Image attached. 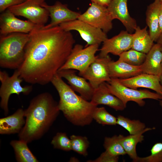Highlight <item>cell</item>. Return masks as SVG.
I'll return each instance as SVG.
<instances>
[{"label":"cell","mask_w":162,"mask_h":162,"mask_svg":"<svg viewBox=\"0 0 162 162\" xmlns=\"http://www.w3.org/2000/svg\"><path fill=\"white\" fill-rule=\"evenodd\" d=\"M29 34L24 60L17 69L26 82L46 85L66 62L75 40L70 31L59 25L48 28L36 26Z\"/></svg>","instance_id":"1"},{"label":"cell","mask_w":162,"mask_h":162,"mask_svg":"<svg viewBox=\"0 0 162 162\" xmlns=\"http://www.w3.org/2000/svg\"><path fill=\"white\" fill-rule=\"evenodd\" d=\"M60 111L58 103L49 93L35 96L24 110L25 123L19 133V140L28 143L40 138L49 130Z\"/></svg>","instance_id":"2"},{"label":"cell","mask_w":162,"mask_h":162,"mask_svg":"<svg viewBox=\"0 0 162 162\" xmlns=\"http://www.w3.org/2000/svg\"><path fill=\"white\" fill-rule=\"evenodd\" d=\"M62 79L57 73L51 81L59 95L60 110L74 125L82 127L89 125L93 120V113L97 106L77 95Z\"/></svg>","instance_id":"3"},{"label":"cell","mask_w":162,"mask_h":162,"mask_svg":"<svg viewBox=\"0 0 162 162\" xmlns=\"http://www.w3.org/2000/svg\"><path fill=\"white\" fill-rule=\"evenodd\" d=\"M29 38V33H13L0 35V66L17 69L24 60L25 48Z\"/></svg>","instance_id":"4"},{"label":"cell","mask_w":162,"mask_h":162,"mask_svg":"<svg viewBox=\"0 0 162 162\" xmlns=\"http://www.w3.org/2000/svg\"><path fill=\"white\" fill-rule=\"evenodd\" d=\"M106 84L109 91L123 102L126 107L127 103L133 101L140 106L145 104L144 100L152 99L159 100L162 99V96L146 89L137 90L125 86L120 82L118 79L111 78Z\"/></svg>","instance_id":"5"},{"label":"cell","mask_w":162,"mask_h":162,"mask_svg":"<svg viewBox=\"0 0 162 162\" xmlns=\"http://www.w3.org/2000/svg\"><path fill=\"white\" fill-rule=\"evenodd\" d=\"M23 80L17 69L15 70L11 76H9L5 71H0V81L1 83L0 88V106L5 115H7L9 112L8 101L11 94L19 95L22 93L27 95L32 91V86H22L21 83Z\"/></svg>","instance_id":"6"},{"label":"cell","mask_w":162,"mask_h":162,"mask_svg":"<svg viewBox=\"0 0 162 162\" xmlns=\"http://www.w3.org/2000/svg\"><path fill=\"white\" fill-rule=\"evenodd\" d=\"M99 46L98 44H94L84 48L81 44L75 45L66 62L59 70L71 69L78 70L79 74L82 73L98 57L95 55L99 50Z\"/></svg>","instance_id":"7"},{"label":"cell","mask_w":162,"mask_h":162,"mask_svg":"<svg viewBox=\"0 0 162 162\" xmlns=\"http://www.w3.org/2000/svg\"><path fill=\"white\" fill-rule=\"evenodd\" d=\"M45 2V0H26L7 9L16 16L24 17L36 26L42 27L45 26L49 16L48 10L42 6Z\"/></svg>","instance_id":"8"},{"label":"cell","mask_w":162,"mask_h":162,"mask_svg":"<svg viewBox=\"0 0 162 162\" xmlns=\"http://www.w3.org/2000/svg\"><path fill=\"white\" fill-rule=\"evenodd\" d=\"M59 26L65 31L78 32L87 43L85 47L94 44L99 45L108 38L106 33L101 29L78 19L62 23Z\"/></svg>","instance_id":"9"},{"label":"cell","mask_w":162,"mask_h":162,"mask_svg":"<svg viewBox=\"0 0 162 162\" xmlns=\"http://www.w3.org/2000/svg\"><path fill=\"white\" fill-rule=\"evenodd\" d=\"M78 19L102 30L106 33L112 28V19L107 7L92 2L91 6Z\"/></svg>","instance_id":"10"},{"label":"cell","mask_w":162,"mask_h":162,"mask_svg":"<svg viewBox=\"0 0 162 162\" xmlns=\"http://www.w3.org/2000/svg\"><path fill=\"white\" fill-rule=\"evenodd\" d=\"M111 60L108 55L103 57H100L98 56L86 70L79 75L88 80L95 89L102 83L108 82L111 80L109 64Z\"/></svg>","instance_id":"11"},{"label":"cell","mask_w":162,"mask_h":162,"mask_svg":"<svg viewBox=\"0 0 162 162\" xmlns=\"http://www.w3.org/2000/svg\"><path fill=\"white\" fill-rule=\"evenodd\" d=\"M132 42V34L127 31H122L117 35L107 38L103 42L98 56L104 57L110 53L119 56L131 48Z\"/></svg>","instance_id":"12"},{"label":"cell","mask_w":162,"mask_h":162,"mask_svg":"<svg viewBox=\"0 0 162 162\" xmlns=\"http://www.w3.org/2000/svg\"><path fill=\"white\" fill-rule=\"evenodd\" d=\"M36 26L29 20L17 18L7 9L0 15V35L13 33H29Z\"/></svg>","instance_id":"13"},{"label":"cell","mask_w":162,"mask_h":162,"mask_svg":"<svg viewBox=\"0 0 162 162\" xmlns=\"http://www.w3.org/2000/svg\"><path fill=\"white\" fill-rule=\"evenodd\" d=\"M42 6L48 11L51 18L50 23L43 27L48 28L59 26L66 22L78 19L81 14L69 9L66 4H64L59 1H56L54 4L50 5L45 2Z\"/></svg>","instance_id":"14"},{"label":"cell","mask_w":162,"mask_h":162,"mask_svg":"<svg viewBox=\"0 0 162 162\" xmlns=\"http://www.w3.org/2000/svg\"><path fill=\"white\" fill-rule=\"evenodd\" d=\"M76 70L68 69L58 70V74L66 80L70 86L80 96L87 100H90L94 89L90 83L84 77L78 76Z\"/></svg>","instance_id":"15"},{"label":"cell","mask_w":162,"mask_h":162,"mask_svg":"<svg viewBox=\"0 0 162 162\" xmlns=\"http://www.w3.org/2000/svg\"><path fill=\"white\" fill-rule=\"evenodd\" d=\"M123 85L134 89L144 88L153 90L162 96V85L160 76L142 73L130 78L118 79Z\"/></svg>","instance_id":"16"},{"label":"cell","mask_w":162,"mask_h":162,"mask_svg":"<svg viewBox=\"0 0 162 162\" xmlns=\"http://www.w3.org/2000/svg\"><path fill=\"white\" fill-rule=\"evenodd\" d=\"M107 8L112 20L117 19L120 21L128 32L135 31L137 26L136 23L129 14L127 0H112Z\"/></svg>","instance_id":"17"},{"label":"cell","mask_w":162,"mask_h":162,"mask_svg":"<svg viewBox=\"0 0 162 162\" xmlns=\"http://www.w3.org/2000/svg\"><path fill=\"white\" fill-rule=\"evenodd\" d=\"M94 106H107L116 111H123L126 107L122 101L109 91L106 82L100 84L94 89L90 101Z\"/></svg>","instance_id":"18"},{"label":"cell","mask_w":162,"mask_h":162,"mask_svg":"<svg viewBox=\"0 0 162 162\" xmlns=\"http://www.w3.org/2000/svg\"><path fill=\"white\" fill-rule=\"evenodd\" d=\"M162 45L154 44L146 54L145 60L140 66L142 73L160 76L162 74Z\"/></svg>","instance_id":"19"},{"label":"cell","mask_w":162,"mask_h":162,"mask_svg":"<svg viewBox=\"0 0 162 162\" xmlns=\"http://www.w3.org/2000/svg\"><path fill=\"white\" fill-rule=\"evenodd\" d=\"M24 110L18 109L13 114L0 119V134H9L19 133L25 123Z\"/></svg>","instance_id":"20"},{"label":"cell","mask_w":162,"mask_h":162,"mask_svg":"<svg viewBox=\"0 0 162 162\" xmlns=\"http://www.w3.org/2000/svg\"><path fill=\"white\" fill-rule=\"evenodd\" d=\"M109 70L111 78H128L142 73L140 66H133L118 59L110 62Z\"/></svg>","instance_id":"21"},{"label":"cell","mask_w":162,"mask_h":162,"mask_svg":"<svg viewBox=\"0 0 162 162\" xmlns=\"http://www.w3.org/2000/svg\"><path fill=\"white\" fill-rule=\"evenodd\" d=\"M161 4L160 0H155L148 6L146 13V23L149 28L150 35L154 41H157L161 34L159 21Z\"/></svg>","instance_id":"22"},{"label":"cell","mask_w":162,"mask_h":162,"mask_svg":"<svg viewBox=\"0 0 162 162\" xmlns=\"http://www.w3.org/2000/svg\"><path fill=\"white\" fill-rule=\"evenodd\" d=\"M155 128L146 127L139 133L134 135H129L124 136L121 134L118 136L120 142L124 149L132 161L136 162L138 156L136 151V146L139 143H141L144 140L143 134L145 132L153 130Z\"/></svg>","instance_id":"23"},{"label":"cell","mask_w":162,"mask_h":162,"mask_svg":"<svg viewBox=\"0 0 162 162\" xmlns=\"http://www.w3.org/2000/svg\"><path fill=\"white\" fill-rule=\"evenodd\" d=\"M147 26L141 29L137 26L132 34L133 42L131 48L137 51L147 54L154 45L152 39L147 31Z\"/></svg>","instance_id":"24"},{"label":"cell","mask_w":162,"mask_h":162,"mask_svg":"<svg viewBox=\"0 0 162 162\" xmlns=\"http://www.w3.org/2000/svg\"><path fill=\"white\" fill-rule=\"evenodd\" d=\"M27 143L21 140L10 142V145L14 150L16 160L18 162H38L29 148Z\"/></svg>","instance_id":"25"},{"label":"cell","mask_w":162,"mask_h":162,"mask_svg":"<svg viewBox=\"0 0 162 162\" xmlns=\"http://www.w3.org/2000/svg\"><path fill=\"white\" fill-rule=\"evenodd\" d=\"M117 124L127 130L130 135L138 134L146 128L145 124L139 120H131L121 115L117 117Z\"/></svg>","instance_id":"26"},{"label":"cell","mask_w":162,"mask_h":162,"mask_svg":"<svg viewBox=\"0 0 162 162\" xmlns=\"http://www.w3.org/2000/svg\"><path fill=\"white\" fill-rule=\"evenodd\" d=\"M118 56L120 60L133 66H140L144 62L146 54L131 49Z\"/></svg>","instance_id":"27"},{"label":"cell","mask_w":162,"mask_h":162,"mask_svg":"<svg viewBox=\"0 0 162 162\" xmlns=\"http://www.w3.org/2000/svg\"><path fill=\"white\" fill-rule=\"evenodd\" d=\"M103 146L105 151L112 155L119 156L126 154L120 142L118 135L105 137Z\"/></svg>","instance_id":"28"},{"label":"cell","mask_w":162,"mask_h":162,"mask_svg":"<svg viewBox=\"0 0 162 162\" xmlns=\"http://www.w3.org/2000/svg\"><path fill=\"white\" fill-rule=\"evenodd\" d=\"M93 120L102 125H115L117 117L110 114L103 107H96L92 114Z\"/></svg>","instance_id":"29"},{"label":"cell","mask_w":162,"mask_h":162,"mask_svg":"<svg viewBox=\"0 0 162 162\" xmlns=\"http://www.w3.org/2000/svg\"><path fill=\"white\" fill-rule=\"evenodd\" d=\"M70 138L72 150L84 156H87V150L90 144L87 138L85 136L73 135Z\"/></svg>","instance_id":"30"},{"label":"cell","mask_w":162,"mask_h":162,"mask_svg":"<svg viewBox=\"0 0 162 162\" xmlns=\"http://www.w3.org/2000/svg\"><path fill=\"white\" fill-rule=\"evenodd\" d=\"M51 143L55 148L65 151L72 150L70 139L65 133H57L53 137Z\"/></svg>","instance_id":"31"},{"label":"cell","mask_w":162,"mask_h":162,"mask_svg":"<svg viewBox=\"0 0 162 162\" xmlns=\"http://www.w3.org/2000/svg\"><path fill=\"white\" fill-rule=\"evenodd\" d=\"M151 154L147 156H138L136 162H162V142H157L152 147Z\"/></svg>","instance_id":"32"},{"label":"cell","mask_w":162,"mask_h":162,"mask_svg":"<svg viewBox=\"0 0 162 162\" xmlns=\"http://www.w3.org/2000/svg\"><path fill=\"white\" fill-rule=\"evenodd\" d=\"M119 156L112 155L106 151L102 153L97 158L93 160H88V162H117Z\"/></svg>","instance_id":"33"},{"label":"cell","mask_w":162,"mask_h":162,"mask_svg":"<svg viewBox=\"0 0 162 162\" xmlns=\"http://www.w3.org/2000/svg\"><path fill=\"white\" fill-rule=\"evenodd\" d=\"M26 0H0V12L2 13L9 8L21 4Z\"/></svg>","instance_id":"34"},{"label":"cell","mask_w":162,"mask_h":162,"mask_svg":"<svg viewBox=\"0 0 162 162\" xmlns=\"http://www.w3.org/2000/svg\"><path fill=\"white\" fill-rule=\"evenodd\" d=\"M92 2L107 7L112 0H91Z\"/></svg>","instance_id":"35"},{"label":"cell","mask_w":162,"mask_h":162,"mask_svg":"<svg viewBox=\"0 0 162 162\" xmlns=\"http://www.w3.org/2000/svg\"><path fill=\"white\" fill-rule=\"evenodd\" d=\"M159 21L160 29L161 34L162 33V2L161 1L159 13Z\"/></svg>","instance_id":"36"},{"label":"cell","mask_w":162,"mask_h":162,"mask_svg":"<svg viewBox=\"0 0 162 162\" xmlns=\"http://www.w3.org/2000/svg\"><path fill=\"white\" fill-rule=\"evenodd\" d=\"M156 42L157 43L162 45V33L160 35Z\"/></svg>","instance_id":"37"},{"label":"cell","mask_w":162,"mask_h":162,"mask_svg":"<svg viewBox=\"0 0 162 162\" xmlns=\"http://www.w3.org/2000/svg\"><path fill=\"white\" fill-rule=\"evenodd\" d=\"M160 82L161 84L162 85V74L160 76ZM159 101V104L160 106L162 108V99L160 100Z\"/></svg>","instance_id":"38"},{"label":"cell","mask_w":162,"mask_h":162,"mask_svg":"<svg viewBox=\"0 0 162 162\" xmlns=\"http://www.w3.org/2000/svg\"><path fill=\"white\" fill-rule=\"evenodd\" d=\"M69 161L70 162H78L79 160L74 157H72L70 158Z\"/></svg>","instance_id":"39"},{"label":"cell","mask_w":162,"mask_h":162,"mask_svg":"<svg viewBox=\"0 0 162 162\" xmlns=\"http://www.w3.org/2000/svg\"></svg>","instance_id":"40"},{"label":"cell","mask_w":162,"mask_h":162,"mask_svg":"<svg viewBox=\"0 0 162 162\" xmlns=\"http://www.w3.org/2000/svg\"><path fill=\"white\" fill-rule=\"evenodd\" d=\"M160 0L162 2V0Z\"/></svg>","instance_id":"41"}]
</instances>
